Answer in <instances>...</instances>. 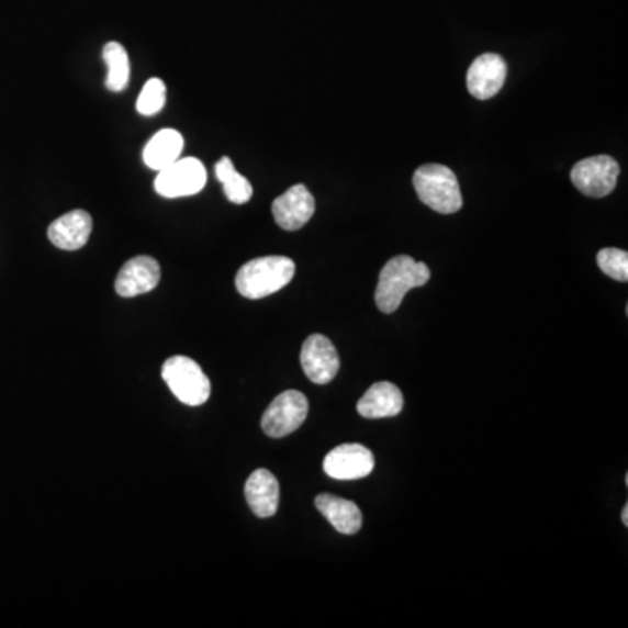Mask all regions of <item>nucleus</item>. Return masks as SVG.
<instances>
[{
    "label": "nucleus",
    "instance_id": "6ab92c4d",
    "mask_svg": "<svg viewBox=\"0 0 628 628\" xmlns=\"http://www.w3.org/2000/svg\"><path fill=\"white\" fill-rule=\"evenodd\" d=\"M215 175L231 203L245 204L251 200L254 188H251L250 180L236 171L231 157H222L221 161L215 165Z\"/></svg>",
    "mask_w": 628,
    "mask_h": 628
},
{
    "label": "nucleus",
    "instance_id": "2eb2a0df",
    "mask_svg": "<svg viewBox=\"0 0 628 628\" xmlns=\"http://www.w3.org/2000/svg\"><path fill=\"white\" fill-rule=\"evenodd\" d=\"M404 408L402 391L391 382H375L366 395L358 402L360 416L367 419H381V417H395Z\"/></svg>",
    "mask_w": 628,
    "mask_h": 628
},
{
    "label": "nucleus",
    "instance_id": "0eeeda50",
    "mask_svg": "<svg viewBox=\"0 0 628 628\" xmlns=\"http://www.w3.org/2000/svg\"><path fill=\"white\" fill-rule=\"evenodd\" d=\"M310 404L301 391H284L272 400L268 411L263 412V434L271 438H283L301 428L306 420Z\"/></svg>",
    "mask_w": 628,
    "mask_h": 628
},
{
    "label": "nucleus",
    "instance_id": "f8f14e48",
    "mask_svg": "<svg viewBox=\"0 0 628 628\" xmlns=\"http://www.w3.org/2000/svg\"><path fill=\"white\" fill-rule=\"evenodd\" d=\"M161 280V268L149 255H138L127 260L115 278V292L121 298H136L142 293L153 292Z\"/></svg>",
    "mask_w": 628,
    "mask_h": 628
},
{
    "label": "nucleus",
    "instance_id": "9b49d317",
    "mask_svg": "<svg viewBox=\"0 0 628 628\" xmlns=\"http://www.w3.org/2000/svg\"><path fill=\"white\" fill-rule=\"evenodd\" d=\"M316 210L313 194L304 183L292 186L272 203V217L284 231H299L311 221Z\"/></svg>",
    "mask_w": 628,
    "mask_h": 628
},
{
    "label": "nucleus",
    "instance_id": "1a4fd4ad",
    "mask_svg": "<svg viewBox=\"0 0 628 628\" xmlns=\"http://www.w3.org/2000/svg\"><path fill=\"white\" fill-rule=\"evenodd\" d=\"M374 455L360 444H345L328 452L323 470L330 479H366L374 470Z\"/></svg>",
    "mask_w": 628,
    "mask_h": 628
},
{
    "label": "nucleus",
    "instance_id": "ddd939ff",
    "mask_svg": "<svg viewBox=\"0 0 628 628\" xmlns=\"http://www.w3.org/2000/svg\"><path fill=\"white\" fill-rule=\"evenodd\" d=\"M91 229H93V218L90 213L85 210H72L49 225L47 238L55 247L74 251L85 247L90 239Z\"/></svg>",
    "mask_w": 628,
    "mask_h": 628
},
{
    "label": "nucleus",
    "instance_id": "dca6fc26",
    "mask_svg": "<svg viewBox=\"0 0 628 628\" xmlns=\"http://www.w3.org/2000/svg\"><path fill=\"white\" fill-rule=\"evenodd\" d=\"M314 505L340 535H357L360 531L363 518L357 503L334 494H319Z\"/></svg>",
    "mask_w": 628,
    "mask_h": 628
},
{
    "label": "nucleus",
    "instance_id": "423d86ee",
    "mask_svg": "<svg viewBox=\"0 0 628 628\" xmlns=\"http://www.w3.org/2000/svg\"><path fill=\"white\" fill-rule=\"evenodd\" d=\"M620 165L612 156H592L577 161L571 171L574 188L588 198H606L615 191Z\"/></svg>",
    "mask_w": 628,
    "mask_h": 628
},
{
    "label": "nucleus",
    "instance_id": "6e6552de",
    "mask_svg": "<svg viewBox=\"0 0 628 628\" xmlns=\"http://www.w3.org/2000/svg\"><path fill=\"white\" fill-rule=\"evenodd\" d=\"M302 369L314 384H328L339 372V352L322 334L307 337L301 351Z\"/></svg>",
    "mask_w": 628,
    "mask_h": 628
},
{
    "label": "nucleus",
    "instance_id": "20e7f679",
    "mask_svg": "<svg viewBox=\"0 0 628 628\" xmlns=\"http://www.w3.org/2000/svg\"><path fill=\"white\" fill-rule=\"evenodd\" d=\"M162 379L177 399L189 407L206 404L212 393L210 379L189 357H171L165 361Z\"/></svg>",
    "mask_w": 628,
    "mask_h": 628
},
{
    "label": "nucleus",
    "instance_id": "aec40b11",
    "mask_svg": "<svg viewBox=\"0 0 628 628\" xmlns=\"http://www.w3.org/2000/svg\"><path fill=\"white\" fill-rule=\"evenodd\" d=\"M166 102V85L161 79L153 77L149 81L145 82L144 90L141 91V97L136 100V111L142 115H154L161 112Z\"/></svg>",
    "mask_w": 628,
    "mask_h": 628
},
{
    "label": "nucleus",
    "instance_id": "4be33fe9",
    "mask_svg": "<svg viewBox=\"0 0 628 628\" xmlns=\"http://www.w3.org/2000/svg\"><path fill=\"white\" fill-rule=\"evenodd\" d=\"M621 520L628 527V505H625L624 512H621Z\"/></svg>",
    "mask_w": 628,
    "mask_h": 628
},
{
    "label": "nucleus",
    "instance_id": "f03ea898",
    "mask_svg": "<svg viewBox=\"0 0 628 628\" xmlns=\"http://www.w3.org/2000/svg\"><path fill=\"white\" fill-rule=\"evenodd\" d=\"M293 274H295V262L289 257L280 255L260 257L239 269L236 274V289L243 298L257 301L280 292L292 281Z\"/></svg>",
    "mask_w": 628,
    "mask_h": 628
},
{
    "label": "nucleus",
    "instance_id": "f3484780",
    "mask_svg": "<svg viewBox=\"0 0 628 628\" xmlns=\"http://www.w3.org/2000/svg\"><path fill=\"white\" fill-rule=\"evenodd\" d=\"M183 150V136L177 130L165 127L145 145L144 162L150 170L161 171L166 166L173 165Z\"/></svg>",
    "mask_w": 628,
    "mask_h": 628
},
{
    "label": "nucleus",
    "instance_id": "9d476101",
    "mask_svg": "<svg viewBox=\"0 0 628 628\" xmlns=\"http://www.w3.org/2000/svg\"><path fill=\"white\" fill-rule=\"evenodd\" d=\"M508 74V65L503 56L494 53L480 55L468 68L467 86L471 97L476 100H489L502 91Z\"/></svg>",
    "mask_w": 628,
    "mask_h": 628
},
{
    "label": "nucleus",
    "instance_id": "39448f33",
    "mask_svg": "<svg viewBox=\"0 0 628 628\" xmlns=\"http://www.w3.org/2000/svg\"><path fill=\"white\" fill-rule=\"evenodd\" d=\"M206 186V168L195 157H179L173 165L157 171L154 189L157 194L168 200L194 195Z\"/></svg>",
    "mask_w": 628,
    "mask_h": 628
},
{
    "label": "nucleus",
    "instance_id": "4468645a",
    "mask_svg": "<svg viewBox=\"0 0 628 628\" xmlns=\"http://www.w3.org/2000/svg\"><path fill=\"white\" fill-rule=\"evenodd\" d=\"M248 505L257 517L269 518L277 514L280 505V484L271 471L255 470L245 485Z\"/></svg>",
    "mask_w": 628,
    "mask_h": 628
},
{
    "label": "nucleus",
    "instance_id": "a211bd4d",
    "mask_svg": "<svg viewBox=\"0 0 628 628\" xmlns=\"http://www.w3.org/2000/svg\"><path fill=\"white\" fill-rule=\"evenodd\" d=\"M103 60L109 68L105 79L106 90L114 91V93L126 90L132 65H130V56L123 44L106 43L103 47Z\"/></svg>",
    "mask_w": 628,
    "mask_h": 628
},
{
    "label": "nucleus",
    "instance_id": "f257e3e1",
    "mask_svg": "<svg viewBox=\"0 0 628 628\" xmlns=\"http://www.w3.org/2000/svg\"><path fill=\"white\" fill-rule=\"evenodd\" d=\"M431 272L425 262H417L408 255H396L381 269L375 304L384 314L395 313L402 306L405 293L425 287Z\"/></svg>",
    "mask_w": 628,
    "mask_h": 628
},
{
    "label": "nucleus",
    "instance_id": "7ed1b4c3",
    "mask_svg": "<svg viewBox=\"0 0 628 628\" xmlns=\"http://www.w3.org/2000/svg\"><path fill=\"white\" fill-rule=\"evenodd\" d=\"M414 189L426 206L441 215L459 212L463 206L458 177L447 166L425 165L417 168L414 173Z\"/></svg>",
    "mask_w": 628,
    "mask_h": 628
},
{
    "label": "nucleus",
    "instance_id": "412c9836",
    "mask_svg": "<svg viewBox=\"0 0 628 628\" xmlns=\"http://www.w3.org/2000/svg\"><path fill=\"white\" fill-rule=\"evenodd\" d=\"M597 263L606 277L616 281L628 280V254L620 248H604L597 254Z\"/></svg>",
    "mask_w": 628,
    "mask_h": 628
}]
</instances>
